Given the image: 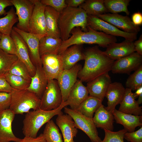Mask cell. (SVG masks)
I'll use <instances>...</instances> for the list:
<instances>
[{
    "instance_id": "obj_11",
    "label": "cell",
    "mask_w": 142,
    "mask_h": 142,
    "mask_svg": "<svg viewBox=\"0 0 142 142\" xmlns=\"http://www.w3.org/2000/svg\"><path fill=\"white\" fill-rule=\"evenodd\" d=\"M82 65L77 64L70 69L63 70L57 80L62 98V103L66 101L69 93L77 80Z\"/></svg>"
},
{
    "instance_id": "obj_39",
    "label": "cell",
    "mask_w": 142,
    "mask_h": 142,
    "mask_svg": "<svg viewBox=\"0 0 142 142\" xmlns=\"http://www.w3.org/2000/svg\"><path fill=\"white\" fill-rule=\"evenodd\" d=\"M0 49L7 53L16 55V46L10 35L2 34L0 41Z\"/></svg>"
},
{
    "instance_id": "obj_25",
    "label": "cell",
    "mask_w": 142,
    "mask_h": 142,
    "mask_svg": "<svg viewBox=\"0 0 142 142\" xmlns=\"http://www.w3.org/2000/svg\"><path fill=\"white\" fill-rule=\"evenodd\" d=\"M136 99L131 90L126 88L118 110L126 114L135 115H142V106H139Z\"/></svg>"
},
{
    "instance_id": "obj_48",
    "label": "cell",
    "mask_w": 142,
    "mask_h": 142,
    "mask_svg": "<svg viewBox=\"0 0 142 142\" xmlns=\"http://www.w3.org/2000/svg\"><path fill=\"white\" fill-rule=\"evenodd\" d=\"M135 51L142 55V35L141 34L138 39L134 43Z\"/></svg>"
},
{
    "instance_id": "obj_6",
    "label": "cell",
    "mask_w": 142,
    "mask_h": 142,
    "mask_svg": "<svg viewBox=\"0 0 142 142\" xmlns=\"http://www.w3.org/2000/svg\"><path fill=\"white\" fill-rule=\"evenodd\" d=\"M64 112L72 118L75 126L85 133L89 138L91 142H100L102 140L98 133L93 118H88L76 109L66 106L64 108Z\"/></svg>"
},
{
    "instance_id": "obj_33",
    "label": "cell",
    "mask_w": 142,
    "mask_h": 142,
    "mask_svg": "<svg viewBox=\"0 0 142 142\" xmlns=\"http://www.w3.org/2000/svg\"><path fill=\"white\" fill-rule=\"evenodd\" d=\"M43 134L47 142H63L59 130L53 120L46 123Z\"/></svg>"
},
{
    "instance_id": "obj_15",
    "label": "cell",
    "mask_w": 142,
    "mask_h": 142,
    "mask_svg": "<svg viewBox=\"0 0 142 142\" xmlns=\"http://www.w3.org/2000/svg\"><path fill=\"white\" fill-rule=\"evenodd\" d=\"M13 28L22 37L28 47L30 58L33 64L36 67L42 66L39 52V41L42 37L36 34L21 30L16 27Z\"/></svg>"
},
{
    "instance_id": "obj_40",
    "label": "cell",
    "mask_w": 142,
    "mask_h": 142,
    "mask_svg": "<svg viewBox=\"0 0 142 142\" xmlns=\"http://www.w3.org/2000/svg\"><path fill=\"white\" fill-rule=\"evenodd\" d=\"M105 136L100 142H124V135L127 131L124 129L117 131H113L104 129Z\"/></svg>"
},
{
    "instance_id": "obj_47",
    "label": "cell",
    "mask_w": 142,
    "mask_h": 142,
    "mask_svg": "<svg viewBox=\"0 0 142 142\" xmlns=\"http://www.w3.org/2000/svg\"><path fill=\"white\" fill-rule=\"evenodd\" d=\"M132 22L135 25L138 26L142 24V14L138 12L133 13L132 16Z\"/></svg>"
},
{
    "instance_id": "obj_17",
    "label": "cell",
    "mask_w": 142,
    "mask_h": 142,
    "mask_svg": "<svg viewBox=\"0 0 142 142\" xmlns=\"http://www.w3.org/2000/svg\"><path fill=\"white\" fill-rule=\"evenodd\" d=\"M10 36L15 43L16 55L26 65L32 77L35 75L36 67L32 62L27 45L21 36L13 28Z\"/></svg>"
},
{
    "instance_id": "obj_53",
    "label": "cell",
    "mask_w": 142,
    "mask_h": 142,
    "mask_svg": "<svg viewBox=\"0 0 142 142\" xmlns=\"http://www.w3.org/2000/svg\"><path fill=\"white\" fill-rule=\"evenodd\" d=\"M73 142H75L74 141Z\"/></svg>"
},
{
    "instance_id": "obj_34",
    "label": "cell",
    "mask_w": 142,
    "mask_h": 142,
    "mask_svg": "<svg viewBox=\"0 0 142 142\" xmlns=\"http://www.w3.org/2000/svg\"><path fill=\"white\" fill-rule=\"evenodd\" d=\"M130 0H104V5L108 12L118 14L123 12L127 16L129 14L128 8Z\"/></svg>"
},
{
    "instance_id": "obj_38",
    "label": "cell",
    "mask_w": 142,
    "mask_h": 142,
    "mask_svg": "<svg viewBox=\"0 0 142 142\" xmlns=\"http://www.w3.org/2000/svg\"><path fill=\"white\" fill-rule=\"evenodd\" d=\"M125 86L132 91L142 86V66L130 75L126 81Z\"/></svg>"
},
{
    "instance_id": "obj_4",
    "label": "cell",
    "mask_w": 142,
    "mask_h": 142,
    "mask_svg": "<svg viewBox=\"0 0 142 142\" xmlns=\"http://www.w3.org/2000/svg\"><path fill=\"white\" fill-rule=\"evenodd\" d=\"M67 106L64 102L55 109L46 111L39 109L27 113L23 121V133L25 136L36 138L41 127L54 116L63 114L62 110Z\"/></svg>"
},
{
    "instance_id": "obj_42",
    "label": "cell",
    "mask_w": 142,
    "mask_h": 142,
    "mask_svg": "<svg viewBox=\"0 0 142 142\" xmlns=\"http://www.w3.org/2000/svg\"><path fill=\"white\" fill-rule=\"evenodd\" d=\"M124 139L130 142H142V126L136 131L126 132Z\"/></svg>"
},
{
    "instance_id": "obj_2",
    "label": "cell",
    "mask_w": 142,
    "mask_h": 142,
    "mask_svg": "<svg viewBox=\"0 0 142 142\" xmlns=\"http://www.w3.org/2000/svg\"><path fill=\"white\" fill-rule=\"evenodd\" d=\"M87 28V32H83L80 27L73 29L70 37L62 42L58 54H61L67 48L74 45L97 44L100 47L106 48L109 44L117 42L116 37L95 31L88 26Z\"/></svg>"
},
{
    "instance_id": "obj_31",
    "label": "cell",
    "mask_w": 142,
    "mask_h": 142,
    "mask_svg": "<svg viewBox=\"0 0 142 142\" xmlns=\"http://www.w3.org/2000/svg\"><path fill=\"white\" fill-rule=\"evenodd\" d=\"M104 0H86L79 7L88 15L97 16L108 12L104 3Z\"/></svg>"
},
{
    "instance_id": "obj_8",
    "label": "cell",
    "mask_w": 142,
    "mask_h": 142,
    "mask_svg": "<svg viewBox=\"0 0 142 142\" xmlns=\"http://www.w3.org/2000/svg\"><path fill=\"white\" fill-rule=\"evenodd\" d=\"M87 24L95 31L115 37H123L125 40L134 41L137 38L138 33L124 32L96 16L88 15Z\"/></svg>"
},
{
    "instance_id": "obj_52",
    "label": "cell",
    "mask_w": 142,
    "mask_h": 142,
    "mask_svg": "<svg viewBox=\"0 0 142 142\" xmlns=\"http://www.w3.org/2000/svg\"><path fill=\"white\" fill-rule=\"evenodd\" d=\"M2 34L0 32V41L1 39V38Z\"/></svg>"
},
{
    "instance_id": "obj_36",
    "label": "cell",
    "mask_w": 142,
    "mask_h": 142,
    "mask_svg": "<svg viewBox=\"0 0 142 142\" xmlns=\"http://www.w3.org/2000/svg\"><path fill=\"white\" fill-rule=\"evenodd\" d=\"M7 73L21 76L31 81L32 77L28 68L26 65L18 58L12 64Z\"/></svg>"
},
{
    "instance_id": "obj_20",
    "label": "cell",
    "mask_w": 142,
    "mask_h": 142,
    "mask_svg": "<svg viewBox=\"0 0 142 142\" xmlns=\"http://www.w3.org/2000/svg\"><path fill=\"white\" fill-rule=\"evenodd\" d=\"M56 123L62 132L63 142H73L78 130L70 116L67 114L58 115Z\"/></svg>"
},
{
    "instance_id": "obj_7",
    "label": "cell",
    "mask_w": 142,
    "mask_h": 142,
    "mask_svg": "<svg viewBox=\"0 0 142 142\" xmlns=\"http://www.w3.org/2000/svg\"><path fill=\"white\" fill-rule=\"evenodd\" d=\"M62 103V95L57 80H48L40 99V109L46 111L55 109Z\"/></svg>"
},
{
    "instance_id": "obj_27",
    "label": "cell",
    "mask_w": 142,
    "mask_h": 142,
    "mask_svg": "<svg viewBox=\"0 0 142 142\" xmlns=\"http://www.w3.org/2000/svg\"><path fill=\"white\" fill-rule=\"evenodd\" d=\"M93 119L97 128L113 131L114 120V116L102 104L95 113Z\"/></svg>"
},
{
    "instance_id": "obj_35",
    "label": "cell",
    "mask_w": 142,
    "mask_h": 142,
    "mask_svg": "<svg viewBox=\"0 0 142 142\" xmlns=\"http://www.w3.org/2000/svg\"><path fill=\"white\" fill-rule=\"evenodd\" d=\"M6 80L13 89L21 90L27 89L29 86L31 81L21 76L7 73L4 74Z\"/></svg>"
},
{
    "instance_id": "obj_13",
    "label": "cell",
    "mask_w": 142,
    "mask_h": 142,
    "mask_svg": "<svg viewBox=\"0 0 142 142\" xmlns=\"http://www.w3.org/2000/svg\"><path fill=\"white\" fill-rule=\"evenodd\" d=\"M40 58L43 69L48 80H57L64 70L60 55L47 54L41 56Z\"/></svg>"
},
{
    "instance_id": "obj_43",
    "label": "cell",
    "mask_w": 142,
    "mask_h": 142,
    "mask_svg": "<svg viewBox=\"0 0 142 142\" xmlns=\"http://www.w3.org/2000/svg\"><path fill=\"white\" fill-rule=\"evenodd\" d=\"M11 93L0 92V112L9 109L11 104Z\"/></svg>"
},
{
    "instance_id": "obj_26",
    "label": "cell",
    "mask_w": 142,
    "mask_h": 142,
    "mask_svg": "<svg viewBox=\"0 0 142 142\" xmlns=\"http://www.w3.org/2000/svg\"><path fill=\"white\" fill-rule=\"evenodd\" d=\"M60 13L52 7L46 6L45 16L47 36L60 38L58 25Z\"/></svg>"
},
{
    "instance_id": "obj_50",
    "label": "cell",
    "mask_w": 142,
    "mask_h": 142,
    "mask_svg": "<svg viewBox=\"0 0 142 142\" xmlns=\"http://www.w3.org/2000/svg\"><path fill=\"white\" fill-rule=\"evenodd\" d=\"M141 94H142V86L137 89L135 92L134 93V96L136 99Z\"/></svg>"
},
{
    "instance_id": "obj_23",
    "label": "cell",
    "mask_w": 142,
    "mask_h": 142,
    "mask_svg": "<svg viewBox=\"0 0 142 142\" xmlns=\"http://www.w3.org/2000/svg\"><path fill=\"white\" fill-rule=\"evenodd\" d=\"M82 45H74L66 49L60 55L64 69H70L79 61L84 60V52Z\"/></svg>"
},
{
    "instance_id": "obj_19",
    "label": "cell",
    "mask_w": 142,
    "mask_h": 142,
    "mask_svg": "<svg viewBox=\"0 0 142 142\" xmlns=\"http://www.w3.org/2000/svg\"><path fill=\"white\" fill-rule=\"evenodd\" d=\"M134 43V41L125 39L121 43L110 44L104 52L110 58L115 61L135 52Z\"/></svg>"
},
{
    "instance_id": "obj_9",
    "label": "cell",
    "mask_w": 142,
    "mask_h": 142,
    "mask_svg": "<svg viewBox=\"0 0 142 142\" xmlns=\"http://www.w3.org/2000/svg\"><path fill=\"white\" fill-rule=\"evenodd\" d=\"M16 9L18 18L16 27L19 29L29 32V23L34 4L33 0H11Z\"/></svg>"
},
{
    "instance_id": "obj_41",
    "label": "cell",
    "mask_w": 142,
    "mask_h": 142,
    "mask_svg": "<svg viewBox=\"0 0 142 142\" xmlns=\"http://www.w3.org/2000/svg\"><path fill=\"white\" fill-rule=\"evenodd\" d=\"M40 1L43 4L52 7L60 13L67 6L65 0H41Z\"/></svg>"
},
{
    "instance_id": "obj_44",
    "label": "cell",
    "mask_w": 142,
    "mask_h": 142,
    "mask_svg": "<svg viewBox=\"0 0 142 142\" xmlns=\"http://www.w3.org/2000/svg\"><path fill=\"white\" fill-rule=\"evenodd\" d=\"M13 89L6 80L4 74H0V92L11 93Z\"/></svg>"
},
{
    "instance_id": "obj_18",
    "label": "cell",
    "mask_w": 142,
    "mask_h": 142,
    "mask_svg": "<svg viewBox=\"0 0 142 142\" xmlns=\"http://www.w3.org/2000/svg\"><path fill=\"white\" fill-rule=\"evenodd\" d=\"M87 83L86 87L89 95L103 101L111 81L110 77L107 73Z\"/></svg>"
},
{
    "instance_id": "obj_5",
    "label": "cell",
    "mask_w": 142,
    "mask_h": 142,
    "mask_svg": "<svg viewBox=\"0 0 142 142\" xmlns=\"http://www.w3.org/2000/svg\"><path fill=\"white\" fill-rule=\"evenodd\" d=\"M11 94V101L9 109L16 114H23L40 109V99L34 93L27 89L18 90L13 89Z\"/></svg>"
},
{
    "instance_id": "obj_10",
    "label": "cell",
    "mask_w": 142,
    "mask_h": 142,
    "mask_svg": "<svg viewBox=\"0 0 142 142\" xmlns=\"http://www.w3.org/2000/svg\"><path fill=\"white\" fill-rule=\"evenodd\" d=\"M34 6L30 20L29 32L42 37L47 35L45 9L46 6L40 0H33Z\"/></svg>"
},
{
    "instance_id": "obj_12",
    "label": "cell",
    "mask_w": 142,
    "mask_h": 142,
    "mask_svg": "<svg viewBox=\"0 0 142 142\" xmlns=\"http://www.w3.org/2000/svg\"><path fill=\"white\" fill-rule=\"evenodd\" d=\"M142 66V55L136 52L115 61L111 71L114 74H129Z\"/></svg>"
},
{
    "instance_id": "obj_22",
    "label": "cell",
    "mask_w": 142,
    "mask_h": 142,
    "mask_svg": "<svg viewBox=\"0 0 142 142\" xmlns=\"http://www.w3.org/2000/svg\"><path fill=\"white\" fill-rule=\"evenodd\" d=\"M86 87L79 79L77 80L70 90L65 102L70 108L77 109L79 105L88 96Z\"/></svg>"
},
{
    "instance_id": "obj_16",
    "label": "cell",
    "mask_w": 142,
    "mask_h": 142,
    "mask_svg": "<svg viewBox=\"0 0 142 142\" xmlns=\"http://www.w3.org/2000/svg\"><path fill=\"white\" fill-rule=\"evenodd\" d=\"M15 115L9 109L0 112V142H19L21 140L12 130V123Z\"/></svg>"
},
{
    "instance_id": "obj_45",
    "label": "cell",
    "mask_w": 142,
    "mask_h": 142,
    "mask_svg": "<svg viewBox=\"0 0 142 142\" xmlns=\"http://www.w3.org/2000/svg\"><path fill=\"white\" fill-rule=\"evenodd\" d=\"M19 142H47L43 133L40 134L35 138L29 136H25L21 139Z\"/></svg>"
},
{
    "instance_id": "obj_14",
    "label": "cell",
    "mask_w": 142,
    "mask_h": 142,
    "mask_svg": "<svg viewBox=\"0 0 142 142\" xmlns=\"http://www.w3.org/2000/svg\"><path fill=\"white\" fill-rule=\"evenodd\" d=\"M97 16L125 32L138 33L140 30L139 26L135 25L127 16L107 13Z\"/></svg>"
},
{
    "instance_id": "obj_32",
    "label": "cell",
    "mask_w": 142,
    "mask_h": 142,
    "mask_svg": "<svg viewBox=\"0 0 142 142\" xmlns=\"http://www.w3.org/2000/svg\"><path fill=\"white\" fill-rule=\"evenodd\" d=\"M18 21L15 11L12 7L4 17L0 18V32L2 34L10 35L13 25Z\"/></svg>"
},
{
    "instance_id": "obj_21",
    "label": "cell",
    "mask_w": 142,
    "mask_h": 142,
    "mask_svg": "<svg viewBox=\"0 0 142 142\" xmlns=\"http://www.w3.org/2000/svg\"><path fill=\"white\" fill-rule=\"evenodd\" d=\"M125 89L121 83L114 82L109 85L105 97L107 99V106L105 108L112 113L116 106L121 103L123 98Z\"/></svg>"
},
{
    "instance_id": "obj_3",
    "label": "cell",
    "mask_w": 142,
    "mask_h": 142,
    "mask_svg": "<svg viewBox=\"0 0 142 142\" xmlns=\"http://www.w3.org/2000/svg\"><path fill=\"white\" fill-rule=\"evenodd\" d=\"M87 17L85 11L80 7L65 8L60 13L58 23L62 42L70 37L72 31L75 27H80L83 32H87Z\"/></svg>"
},
{
    "instance_id": "obj_30",
    "label": "cell",
    "mask_w": 142,
    "mask_h": 142,
    "mask_svg": "<svg viewBox=\"0 0 142 142\" xmlns=\"http://www.w3.org/2000/svg\"><path fill=\"white\" fill-rule=\"evenodd\" d=\"M102 102L100 99L89 95L76 110L85 116L92 118L94 113L102 104Z\"/></svg>"
},
{
    "instance_id": "obj_51",
    "label": "cell",
    "mask_w": 142,
    "mask_h": 142,
    "mask_svg": "<svg viewBox=\"0 0 142 142\" xmlns=\"http://www.w3.org/2000/svg\"><path fill=\"white\" fill-rule=\"evenodd\" d=\"M138 97V99L137 101L138 104L140 105L142 103V94H140Z\"/></svg>"
},
{
    "instance_id": "obj_1",
    "label": "cell",
    "mask_w": 142,
    "mask_h": 142,
    "mask_svg": "<svg viewBox=\"0 0 142 142\" xmlns=\"http://www.w3.org/2000/svg\"><path fill=\"white\" fill-rule=\"evenodd\" d=\"M84 54V64L78 75L83 82H88L111 70L115 61L101 50L98 46L86 48Z\"/></svg>"
},
{
    "instance_id": "obj_24",
    "label": "cell",
    "mask_w": 142,
    "mask_h": 142,
    "mask_svg": "<svg viewBox=\"0 0 142 142\" xmlns=\"http://www.w3.org/2000/svg\"><path fill=\"white\" fill-rule=\"evenodd\" d=\"M116 123L122 125L127 132L135 131L136 127L142 126V115L123 113L116 109L112 113Z\"/></svg>"
},
{
    "instance_id": "obj_49",
    "label": "cell",
    "mask_w": 142,
    "mask_h": 142,
    "mask_svg": "<svg viewBox=\"0 0 142 142\" xmlns=\"http://www.w3.org/2000/svg\"><path fill=\"white\" fill-rule=\"evenodd\" d=\"M85 0H65L67 6L72 7H77L83 3Z\"/></svg>"
},
{
    "instance_id": "obj_29",
    "label": "cell",
    "mask_w": 142,
    "mask_h": 142,
    "mask_svg": "<svg viewBox=\"0 0 142 142\" xmlns=\"http://www.w3.org/2000/svg\"><path fill=\"white\" fill-rule=\"evenodd\" d=\"M62 42L60 38H54L47 35L43 37L40 39L39 43L40 56L47 54H58Z\"/></svg>"
},
{
    "instance_id": "obj_28",
    "label": "cell",
    "mask_w": 142,
    "mask_h": 142,
    "mask_svg": "<svg viewBox=\"0 0 142 142\" xmlns=\"http://www.w3.org/2000/svg\"><path fill=\"white\" fill-rule=\"evenodd\" d=\"M36 67L35 74L31 77L30 84L27 89L34 93L41 99L48 80L43 71L42 66H37Z\"/></svg>"
},
{
    "instance_id": "obj_46",
    "label": "cell",
    "mask_w": 142,
    "mask_h": 142,
    "mask_svg": "<svg viewBox=\"0 0 142 142\" xmlns=\"http://www.w3.org/2000/svg\"><path fill=\"white\" fill-rule=\"evenodd\" d=\"M13 5L11 0H0V16H5L7 12L5 8L7 7Z\"/></svg>"
},
{
    "instance_id": "obj_37",
    "label": "cell",
    "mask_w": 142,
    "mask_h": 142,
    "mask_svg": "<svg viewBox=\"0 0 142 142\" xmlns=\"http://www.w3.org/2000/svg\"><path fill=\"white\" fill-rule=\"evenodd\" d=\"M18 59L17 55L7 53L0 49V74L8 72L12 64Z\"/></svg>"
}]
</instances>
